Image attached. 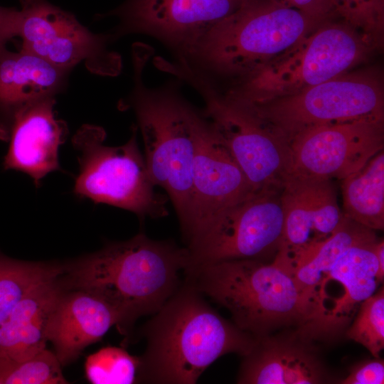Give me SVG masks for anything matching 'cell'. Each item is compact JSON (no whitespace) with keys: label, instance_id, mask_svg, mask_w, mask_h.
I'll return each mask as SVG.
<instances>
[{"label":"cell","instance_id":"cell-1","mask_svg":"<svg viewBox=\"0 0 384 384\" xmlns=\"http://www.w3.org/2000/svg\"><path fill=\"white\" fill-rule=\"evenodd\" d=\"M189 252L171 240L139 233L63 265L65 289L89 292L108 304L119 316L117 327L129 336L141 316L154 314L181 284Z\"/></svg>","mask_w":384,"mask_h":384},{"label":"cell","instance_id":"cell-2","mask_svg":"<svg viewBox=\"0 0 384 384\" xmlns=\"http://www.w3.org/2000/svg\"><path fill=\"white\" fill-rule=\"evenodd\" d=\"M153 315L140 329L146 346L139 356L137 383H196L218 358L231 353L243 356L255 341L186 280Z\"/></svg>","mask_w":384,"mask_h":384},{"label":"cell","instance_id":"cell-3","mask_svg":"<svg viewBox=\"0 0 384 384\" xmlns=\"http://www.w3.org/2000/svg\"><path fill=\"white\" fill-rule=\"evenodd\" d=\"M203 296L225 308L240 330L261 337L296 328L319 338L316 316L293 276L274 259H244L198 266L183 272Z\"/></svg>","mask_w":384,"mask_h":384},{"label":"cell","instance_id":"cell-4","mask_svg":"<svg viewBox=\"0 0 384 384\" xmlns=\"http://www.w3.org/2000/svg\"><path fill=\"white\" fill-rule=\"evenodd\" d=\"M132 51L134 85L125 105L135 113L149 176L167 193L183 234L189 222L193 162L203 116L182 96L176 82L147 87L142 74L151 50L136 43Z\"/></svg>","mask_w":384,"mask_h":384},{"label":"cell","instance_id":"cell-5","mask_svg":"<svg viewBox=\"0 0 384 384\" xmlns=\"http://www.w3.org/2000/svg\"><path fill=\"white\" fill-rule=\"evenodd\" d=\"M326 20L273 0H242L176 60L210 82L224 78L235 82L284 53Z\"/></svg>","mask_w":384,"mask_h":384},{"label":"cell","instance_id":"cell-6","mask_svg":"<svg viewBox=\"0 0 384 384\" xmlns=\"http://www.w3.org/2000/svg\"><path fill=\"white\" fill-rule=\"evenodd\" d=\"M375 50L341 18L327 19L270 63L220 92L243 105L266 102L347 73Z\"/></svg>","mask_w":384,"mask_h":384},{"label":"cell","instance_id":"cell-7","mask_svg":"<svg viewBox=\"0 0 384 384\" xmlns=\"http://www.w3.org/2000/svg\"><path fill=\"white\" fill-rule=\"evenodd\" d=\"M238 104L289 144L311 128L384 119L383 72L375 66L353 69L292 95L257 105Z\"/></svg>","mask_w":384,"mask_h":384},{"label":"cell","instance_id":"cell-8","mask_svg":"<svg viewBox=\"0 0 384 384\" xmlns=\"http://www.w3.org/2000/svg\"><path fill=\"white\" fill-rule=\"evenodd\" d=\"M164 70L201 94L206 104L203 116L253 190L281 189L291 173L289 144L249 110L224 97L185 64L166 62Z\"/></svg>","mask_w":384,"mask_h":384},{"label":"cell","instance_id":"cell-9","mask_svg":"<svg viewBox=\"0 0 384 384\" xmlns=\"http://www.w3.org/2000/svg\"><path fill=\"white\" fill-rule=\"evenodd\" d=\"M137 127L124 144H104L103 128L82 125L73 139L80 152V173L74 193L95 203L114 206L140 218H157L168 214L164 196L157 193L137 139Z\"/></svg>","mask_w":384,"mask_h":384},{"label":"cell","instance_id":"cell-10","mask_svg":"<svg viewBox=\"0 0 384 384\" xmlns=\"http://www.w3.org/2000/svg\"><path fill=\"white\" fill-rule=\"evenodd\" d=\"M281 189L254 191L218 213L187 245L189 261L184 272L221 261L263 260L276 254L283 232Z\"/></svg>","mask_w":384,"mask_h":384},{"label":"cell","instance_id":"cell-11","mask_svg":"<svg viewBox=\"0 0 384 384\" xmlns=\"http://www.w3.org/2000/svg\"><path fill=\"white\" fill-rule=\"evenodd\" d=\"M18 34L21 49L68 72L81 62L92 73L116 76L122 58L108 48L109 33L96 34L72 14L46 0H19Z\"/></svg>","mask_w":384,"mask_h":384},{"label":"cell","instance_id":"cell-12","mask_svg":"<svg viewBox=\"0 0 384 384\" xmlns=\"http://www.w3.org/2000/svg\"><path fill=\"white\" fill-rule=\"evenodd\" d=\"M242 0H127L112 12L119 23L111 41L132 33L150 36L186 56L216 23L234 12Z\"/></svg>","mask_w":384,"mask_h":384},{"label":"cell","instance_id":"cell-13","mask_svg":"<svg viewBox=\"0 0 384 384\" xmlns=\"http://www.w3.org/2000/svg\"><path fill=\"white\" fill-rule=\"evenodd\" d=\"M291 173L341 180L383 150L384 119L311 128L289 142Z\"/></svg>","mask_w":384,"mask_h":384},{"label":"cell","instance_id":"cell-14","mask_svg":"<svg viewBox=\"0 0 384 384\" xmlns=\"http://www.w3.org/2000/svg\"><path fill=\"white\" fill-rule=\"evenodd\" d=\"M191 181L190 218L183 234L187 245L218 213L255 191L204 116L196 143Z\"/></svg>","mask_w":384,"mask_h":384},{"label":"cell","instance_id":"cell-15","mask_svg":"<svg viewBox=\"0 0 384 384\" xmlns=\"http://www.w3.org/2000/svg\"><path fill=\"white\" fill-rule=\"evenodd\" d=\"M314 338L299 329L255 337L242 357L237 383L320 384L329 378Z\"/></svg>","mask_w":384,"mask_h":384},{"label":"cell","instance_id":"cell-16","mask_svg":"<svg viewBox=\"0 0 384 384\" xmlns=\"http://www.w3.org/2000/svg\"><path fill=\"white\" fill-rule=\"evenodd\" d=\"M55 97L34 102L13 117L6 139V170L29 175L38 186L48 174L60 169L58 151L66 135V125L55 114Z\"/></svg>","mask_w":384,"mask_h":384},{"label":"cell","instance_id":"cell-17","mask_svg":"<svg viewBox=\"0 0 384 384\" xmlns=\"http://www.w3.org/2000/svg\"><path fill=\"white\" fill-rule=\"evenodd\" d=\"M119 323L115 311L102 299L83 290L64 289L49 321L48 340L63 366Z\"/></svg>","mask_w":384,"mask_h":384},{"label":"cell","instance_id":"cell-18","mask_svg":"<svg viewBox=\"0 0 384 384\" xmlns=\"http://www.w3.org/2000/svg\"><path fill=\"white\" fill-rule=\"evenodd\" d=\"M68 72L23 49H0V137L23 108L55 97L64 87Z\"/></svg>","mask_w":384,"mask_h":384},{"label":"cell","instance_id":"cell-19","mask_svg":"<svg viewBox=\"0 0 384 384\" xmlns=\"http://www.w3.org/2000/svg\"><path fill=\"white\" fill-rule=\"evenodd\" d=\"M378 239L350 247L336 260L323 281L318 296L324 287L331 283L341 286V294L332 304L326 319L327 337L344 329L350 318L365 299L373 294L380 284L376 274L378 268L375 254Z\"/></svg>","mask_w":384,"mask_h":384},{"label":"cell","instance_id":"cell-20","mask_svg":"<svg viewBox=\"0 0 384 384\" xmlns=\"http://www.w3.org/2000/svg\"><path fill=\"white\" fill-rule=\"evenodd\" d=\"M60 276L37 286L16 304L0 325V353L26 360L46 348L49 321L64 290Z\"/></svg>","mask_w":384,"mask_h":384},{"label":"cell","instance_id":"cell-21","mask_svg":"<svg viewBox=\"0 0 384 384\" xmlns=\"http://www.w3.org/2000/svg\"><path fill=\"white\" fill-rule=\"evenodd\" d=\"M375 230L343 217L333 234L284 267L312 306L319 328L318 296L321 285L336 260L350 247L376 240Z\"/></svg>","mask_w":384,"mask_h":384},{"label":"cell","instance_id":"cell-22","mask_svg":"<svg viewBox=\"0 0 384 384\" xmlns=\"http://www.w3.org/2000/svg\"><path fill=\"white\" fill-rule=\"evenodd\" d=\"M343 215L373 230L384 228V152L341 179Z\"/></svg>","mask_w":384,"mask_h":384},{"label":"cell","instance_id":"cell-23","mask_svg":"<svg viewBox=\"0 0 384 384\" xmlns=\"http://www.w3.org/2000/svg\"><path fill=\"white\" fill-rule=\"evenodd\" d=\"M62 272L60 264L18 260L0 252V325L29 292Z\"/></svg>","mask_w":384,"mask_h":384},{"label":"cell","instance_id":"cell-24","mask_svg":"<svg viewBox=\"0 0 384 384\" xmlns=\"http://www.w3.org/2000/svg\"><path fill=\"white\" fill-rule=\"evenodd\" d=\"M61 364L47 348L26 360L0 353V384H65Z\"/></svg>","mask_w":384,"mask_h":384},{"label":"cell","instance_id":"cell-25","mask_svg":"<svg viewBox=\"0 0 384 384\" xmlns=\"http://www.w3.org/2000/svg\"><path fill=\"white\" fill-rule=\"evenodd\" d=\"M139 357L122 348L106 346L87 357L85 369L92 384H132L137 383Z\"/></svg>","mask_w":384,"mask_h":384},{"label":"cell","instance_id":"cell-26","mask_svg":"<svg viewBox=\"0 0 384 384\" xmlns=\"http://www.w3.org/2000/svg\"><path fill=\"white\" fill-rule=\"evenodd\" d=\"M346 336L366 347L375 358L384 348V290L381 287L359 305Z\"/></svg>","mask_w":384,"mask_h":384},{"label":"cell","instance_id":"cell-27","mask_svg":"<svg viewBox=\"0 0 384 384\" xmlns=\"http://www.w3.org/2000/svg\"><path fill=\"white\" fill-rule=\"evenodd\" d=\"M339 18L361 33L376 50L384 38V0H332Z\"/></svg>","mask_w":384,"mask_h":384},{"label":"cell","instance_id":"cell-28","mask_svg":"<svg viewBox=\"0 0 384 384\" xmlns=\"http://www.w3.org/2000/svg\"><path fill=\"white\" fill-rule=\"evenodd\" d=\"M342 384L384 383V362L380 358L360 363L353 367L349 375L339 382Z\"/></svg>","mask_w":384,"mask_h":384},{"label":"cell","instance_id":"cell-29","mask_svg":"<svg viewBox=\"0 0 384 384\" xmlns=\"http://www.w3.org/2000/svg\"><path fill=\"white\" fill-rule=\"evenodd\" d=\"M283 6L299 10L306 14L329 19L338 17L332 0H273Z\"/></svg>","mask_w":384,"mask_h":384},{"label":"cell","instance_id":"cell-30","mask_svg":"<svg viewBox=\"0 0 384 384\" xmlns=\"http://www.w3.org/2000/svg\"><path fill=\"white\" fill-rule=\"evenodd\" d=\"M19 10L0 6V49L17 36Z\"/></svg>","mask_w":384,"mask_h":384},{"label":"cell","instance_id":"cell-31","mask_svg":"<svg viewBox=\"0 0 384 384\" xmlns=\"http://www.w3.org/2000/svg\"><path fill=\"white\" fill-rule=\"evenodd\" d=\"M375 254L378 263L376 278L378 283L381 284L384 279V242L383 239L376 243Z\"/></svg>","mask_w":384,"mask_h":384}]
</instances>
